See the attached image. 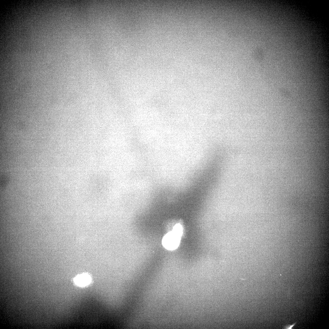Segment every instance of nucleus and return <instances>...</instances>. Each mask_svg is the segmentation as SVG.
Listing matches in <instances>:
<instances>
[{
	"mask_svg": "<svg viewBox=\"0 0 329 329\" xmlns=\"http://www.w3.org/2000/svg\"><path fill=\"white\" fill-rule=\"evenodd\" d=\"M180 240V237L174 233L172 231L166 234L163 237L162 244L167 249L173 250L179 246Z\"/></svg>",
	"mask_w": 329,
	"mask_h": 329,
	"instance_id": "obj_1",
	"label": "nucleus"
},
{
	"mask_svg": "<svg viewBox=\"0 0 329 329\" xmlns=\"http://www.w3.org/2000/svg\"><path fill=\"white\" fill-rule=\"evenodd\" d=\"M90 281V276L86 274L78 276L74 279L75 283L80 286H84L87 285L89 283Z\"/></svg>",
	"mask_w": 329,
	"mask_h": 329,
	"instance_id": "obj_2",
	"label": "nucleus"
},
{
	"mask_svg": "<svg viewBox=\"0 0 329 329\" xmlns=\"http://www.w3.org/2000/svg\"><path fill=\"white\" fill-rule=\"evenodd\" d=\"M172 231L175 234L181 237L182 232V226L179 224H176L174 227Z\"/></svg>",
	"mask_w": 329,
	"mask_h": 329,
	"instance_id": "obj_3",
	"label": "nucleus"
}]
</instances>
